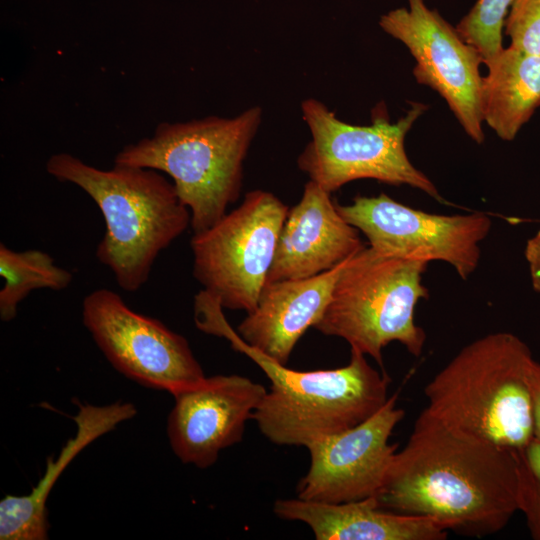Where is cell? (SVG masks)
<instances>
[{
    "mask_svg": "<svg viewBox=\"0 0 540 540\" xmlns=\"http://www.w3.org/2000/svg\"><path fill=\"white\" fill-rule=\"evenodd\" d=\"M373 497L385 510L429 517L463 536H489L518 511L515 450L456 432L422 410Z\"/></svg>",
    "mask_w": 540,
    "mask_h": 540,
    "instance_id": "6da1fadb",
    "label": "cell"
},
{
    "mask_svg": "<svg viewBox=\"0 0 540 540\" xmlns=\"http://www.w3.org/2000/svg\"><path fill=\"white\" fill-rule=\"evenodd\" d=\"M46 171L78 186L100 209L106 231L96 257L125 291L140 289L160 252L191 225V213L173 182L158 170L116 163L104 170L57 153L48 159Z\"/></svg>",
    "mask_w": 540,
    "mask_h": 540,
    "instance_id": "7a4b0ae2",
    "label": "cell"
},
{
    "mask_svg": "<svg viewBox=\"0 0 540 540\" xmlns=\"http://www.w3.org/2000/svg\"><path fill=\"white\" fill-rule=\"evenodd\" d=\"M528 345L509 332L464 346L425 386V413L446 427L517 450L534 437Z\"/></svg>",
    "mask_w": 540,
    "mask_h": 540,
    "instance_id": "3957f363",
    "label": "cell"
},
{
    "mask_svg": "<svg viewBox=\"0 0 540 540\" xmlns=\"http://www.w3.org/2000/svg\"><path fill=\"white\" fill-rule=\"evenodd\" d=\"M218 337L254 361L271 382L253 420L272 443L304 446L364 422L388 400L390 378L351 349L347 365L298 371L250 347L225 321Z\"/></svg>",
    "mask_w": 540,
    "mask_h": 540,
    "instance_id": "277c9868",
    "label": "cell"
},
{
    "mask_svg": "<svg viewBox=\"0 0 540 540\" xmlns=\"http://www.w3.org/2000/svg\"><path fill=\"white\" fill-rule=\"evenodd\" d=\"M262 120L250 107L238 116L162 122L153 135L124 146L114 163L169 175L191 213L194 233L207 230L240 195L243 164Z\"/></svg>",
    "mask_w": 540,
    "mask_h": 540,
    "instance_id": "5b68a950",
    "label": "cell"
},
{
    "mask_svg": "<svg viewBox=\"0 0 540 540\" xmlns=\"http://www.w3.org/2000/svg\"><path fill=\"white\" fill-rule=\"evenodd\" d=\"M427 266L381 255L370 246L362 248L348 260L314 328L344 339L381 367L382 351L391 342L420 356L426 334L415 322V309L429 296L422 283Z\"/></svg>",
    "mask_w": 540,
    "mask_h": 540,
    "instance_id": "8992f818",
    "label": "cell"
},
{
    "mask_svg": "<svg viewBox=\"0 0 540 540\" xmlns=\"http://www.w3.org/2000/svg\"><path fill=\"white\" fill-rule=\"evenodd\" d=\"M426 109L412 102L395 123L376 110L371 125L358 126L338 119L321 101L306 99L301 112L311 140L298 157V167L329 193L354 180L375 179L408 185L443 201L433 182L410 162L404 147L405 136Z\"/></svg>",
    "mask_w": 540,
    "mask_h": 540,
    "instance_id": "52a82bcc",
    "label": "cell"
},
{
    "mask_svg": "<svg viewBox=\"0 0 540 540\" xmlns=\"http://www.w3.org/2000/svg\"><path fill=\"white\" fill-rule=\"evenodd\" d=\"M288 211L273 193L254 190L210 228L194 233L193 275L223 308L255 309Z\"/></svg>",
    "mask_w": 540,
    "mask_h": 540,
    "instance_id": "ba28073f",
    "label": "cell"
},
{
    "mask_svg": "<svg viewBox=\"0 0 540 540\" xmlns=\"http://www.w3.org/2000/svg\"><path fill=\"white\" fill-rule=\"evenodd\" d=\"M336 207L377 253L414 261H444L466 280L477 268L492 222L484 213L442 215L413 209L381 193Z\"/></svg>",
    "mask_w": 540,
    "mask_h": 540,
    "instance_id": "9c48e42d",
    "label": "cell"
},
{
    "mask_svg": "<svg viewBox=\"0 0 540 540\" xmlns=\"http://www.w3.org/2000/svg\"><path fill=\"white\" fill-rule=\"evenodd\" d=\"M82 320L111 365L135 382L171 395L204 377L188 341L101 288L82 303Z\"/></svg>",
    "mask_w": 540,
    "mask_h": 540,
    "instance_id": "30bf717a",
    "label": "cell"
},
{
    "mask_svg": "<svg viewBox=\"0 0 540 540\" xmlns=\"http://www.w3.org/2000/svg\"><path fill=\"white\" fill-rule=\"evenodd\" d=\"M407 1L408 8H396L381 16V29L409 49L416 61L413 69L416 81L435 90L466 134L481 144L484 141L481 55L424 0Z\"/></svg>",
    "mask_w": 540,
    "mask_h": 540,
    "instance_id": "8fae6325",
    "label": "cell"
},
{
    "mask_svg": "<svg viewBox=\"0 0 540 540\" xmlns=\"http://www.w3.org/2000/svg\"><path fill=\"white\" fill-rule=\"evenodd\" d=\"M398 392L359 425L316 441L307 450L310 465L296 492L303 500L344 503L373 497L396 453L389 439L404 417Z\"/></svg>",
    "mask_w": 540,
    "mask_h": 540,
    "instance_id": "7c38bea8",
    "label": "cell"
},
{
    "mask_svg": "<svg viewBox=\"0 0 540 540\" xmlns=\"http://www.w3.org/2000/svg\"><path fill=\"white\" fill-rule=\"evenodd\" d=\"M266 389L237 375L204 377L172 396L167 434L175 455L198 468L212 466L220 451L243 438Z\"/></svg>",
    "mask_w": 540,
    "mask_h": 540,
    "instance_id": "4fadbf2b",
    "label": "cell"
},
{
    "mask_svg": "<svg viewBox=\"0 0 540 540\" xmlns=\"http://www.w3.org/2000/svg\"><path fill=\"white\" fill-rule=\"evenodd\" d=\"M364 247L358 230L338 212L331 193L309 180L300 201L288 211L267 282L318 275Z\"/></svg>",
    "mask_w": 540,
    "mask_h": 540,
    "instance_id": "5bb4252c",
    "label": "cell"
},
{
    "mask_svg": "<svg viewBox=\"0 0 540 540\" xmlns=\"http://www.w3.org/2000/svg\"><path fill=\"white\" fill-rule=\"evenodd\" d=\"M349 259L312 277L267 282L255 309L238 326L239 336L253 349L286 365L299 339L321 318Z\"/></svg>",
    "mask_w": 540,
    "mask_h": 540,
    "instance_id": "9a60e30c",
    "label": "cell"
},
{
    "mask_svg": "<svg viewBox=\"0 0 540 540\" xmlns=\"http://www.w3.org/2000/svg\"><path fill=\"white\" fill-rule=\"evenodd\" d=\"M273 512L305 523L317 540H444L449 532L432 518L380 508L374 497L336 504L278 499Z\"/></svg>",
    "mask_w": 540,
    "mask_h": 540,
    "instance_id": "2e32d148",
    "label": "cell"
},
{
    "mask_svg": "<svg viewBox=\"0 0 540 540\" xmlns=\"http://www.w3.org/2000/svg\"><path fill=\"white\" fill-rule=\"evenodd\" d=\"M136 412L129 402L105 406L79 404L74 416L76 435L68 440L55 460L49 458L43 477L31 493L7 495L0 501V539L46 540L49 528L46 501L57 478L86 446L133 418Z\"/></svg>",
    "mask_w": 540,
    "mask_h": 540,
    "instance_id": "e0dca14e",
    "label": "cell"
},
{
    "mask_svg": "<svg viewBox=\"0 0 540 540\" xmlns=\"http://www.w3.org/2000/svg\"><path fill=\"white\" fill-rule=\"evenodd\" d=\"M484 64L483 122L500 139L512 141L540 107V53L503 47Z\"/></svg>",
    "mask_w": 540,
    "mask_h": 540,
    "instance_id": "ac0fdd59",
    "label": "cell"
},
{
    "mask_svg": "<svg viewBox=\"0 0 540 540\" xmlns=\"http://www.w3.org/2000/svg\"><path fill=\"white\" fill-rule=\"evenodd\" d=\"M0 318L16 317L18 305L37 289L63 290L73 280L72 273L55 264L54 259L38 249L15 251L0 244Z\"/></svg>",
    "mask_w": 540,
    "mask_h": 540,
    "instance_id": "d6986e66",
    "label": "cell"
},
{
    "mask_svg": "<svg viewBox=\"0 0 540 540\" xmlns=\"http://www.w3.org/2000/svg\"><path fill=\"white\" fill-rule=\"evenodd\" d=\"M513 1L477 0L456 26L463 40L479 52L483 63L503 48L502 31Z\"/></svg>",
    "mask_w": 540,
    "mask_h": 540,
    "instance_id": "ffe728a7",
    "label": "cell"
},
{
    "mask_svg": "<svg viewBox=\"0 0 540 540\" xmlns=\"http://www.w3.org/2000/svg\"><path fill=\"white\" fill-rule=\"evenodd\" d=\"M518 474V511L534 540H540V439L533 437L515 450Z\"/></svg>",
    "mask_w": 540,
    "mask_h": 540,
    "instance_id": "44dd1931",
    "label": "cell"
},
{
    "mask_svg": "<svg viewBox=\"0 0 540 540\" xmlns=\"http://www.w3.org/2000/svg\"><path fill=\"white\" fill-rule=\"evenodd\" d=\"M510 46L540 53V0H514L504 24Z\"/></svg>",
    "mask_w": 540,
    "mask_h": 540,
    "instance_id": "7402d4cb",
    "label": "cell"
},
{
    "mask_svg": "<svg viewBox=\"0 0 540 540\" xmlns=\"http://www.w3.org/2000/svg\"><path fill=\"white\" fill-rule=\"evenodd\" d=\"M524 255L529 267L534 291L540 293V230L528 239Z\"/></svg>",
    "mask_w": 540,
    "mask_h": 540,
    "instance_id": "603a6c76",
    "label": "cell"
},
{
    "mask_svg": "<svg viewBox=\"0 0 540 540\" xmlns=\"http://www.w3.org/2000/svg\"><path fill=\"white\" fill-rule=\"evenodd\" d=\"M534 403V436L540 439V363L535 360L531 373Z\"/></svg>",
    "mask_w": 540,
    "mask_h": 540,
    "instance_id": "cb8c5ba5",
    "label": "cell"
}]
</instances>
